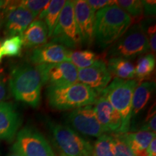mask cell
Segmentation results:
<instances>
[{
  "label": "cell",
  "mask_w": 156,
  "mask_h": 156,
  "mask_svg": "<svg viewBox=\"0 0 156 156\" xmlns=\"http://www.w3.org/2000/svg\"><path fill=\"white\" fill-rule=\"evenodd\" d=\"M46 94L48 106L59 111L93 105L98 98L95 90L79 82L64 86L47 87Z\"/></svg>",
  "instance_id": "obj_3"
},
{
  "label": "cell",
  "mask_w": 156,
  "mask_h": 156,
  "mask_svg": "<svg viewBox=\"0 0 156 156\" xmlns=\"http://www.w3.org/2000/svg\"><path fill=\"white\" fill-rule=\"evenodd\" d=\"M2 39H1V38H0V44H1V43H2Z\"/></svg>",
  "instance_id": "obj_38"
},
{
  "label": "cell",
  "mask_w": 156,
  "mask_h": 156,
  "mask_svg": "<svg viewBox=\"0 0 156 156\" xmlns=\"http://www.w3.org/2000/svg\"><path fill=\"white\" fill-rule=\"evenodd\" d=\"M22 124V118L15 104L0 103V139L12 141Z\"/></svg>",
  "instance_id": "obj_15"
},
{
  "label": "cell",
  "mask_w": 156,
  "mask_h": 156,
  "mask_svg": "<svg viewBox=\"0 0 156 156\" xmlns=\"http://www.w3.org/2000/svg\"><path fill=\"white\" fill-rule=\"evenodd\" d=\"M149 51V43L145 31L140 23H136L131 25L120 38L109 46L106 56L129 60L147 53Z\"/></svg>",
  "instance_id": "obj_5"
},
{
  "label": "cell",
  "mask_w": 156,
  "mask_h": 156,
  "mask_svg": "<svg viewBox=\"0 0 156 156\" xmlns=\"http://www.w3.org/2000/svg\"><path fill=\"white\" fill-rule=\"evenodd\" d=\"M7 80L3 69L0 68V103L4 102L7 96Z\"/></svg>",
  "instance_id": "obj_31"
},
{
  "label": "cell",
  "mask_w": 156,
  "mask_h": 156,
  "mask_svg": "<svg viewBox=\"0 0 156 156\" xmlns=\"http://www.w3.org/2000/svg\"><path fill=\"white\" fill-rule=\"evenodd\" d=\"M87 3L92 8L93 11H98L104 7L115 5V1L108 0H87Z\"/></svg>",
  "instance_id": "obj_30"
},
{
  "label": "cell",
  "mask_w": 156,
  "mask_h": 156,
  "mask_svg": "<svg viewBox=\"0 0 156 156\" xmlns=\"http://www.w3.org/2000/svg\"><path fill=\"white\" fill-rule=\"evenodd\" d=\"M75 17L80 32L83 45L90 46L94 41L95 13L86 1H74Z\"/></svg>",
  "instance_id": "obj_14"
},
{
  "label": "cell",
  "mask_w": 156,
  "mask_h": 156,
  "mask_svg": "<svg viewBox=\"0 0 156 156\" xmlns=\"http://www.w3.org/2000/svg\"><path fill=\"white\" fill-rule=\"evenodd\" d=\"M122 134L134 155L148 156L147 148L152 140L155 137V132L139 131L133 133L126 132Z\"/></svg>",
  "instance_id": "obj_19"
},
{
  "label": "cell",
  "mask_w": 156,
  "mask_h": 156,
  "mask_svg": "<svg viewBox=\"0 0 156 156\" xmlns=\"http://www.w3.org/2000/svg\"><path fill=\"white\" fill-rule=\"evenodd\" d=\"M93 106L98 120L106 132H119L122 117L105 97L98 98Z\"/></svg>",
  "instance_id": "obj_16"
},
{
  "label": "cell",
  "mask_w": 156,
  "mask_h": 156,
  "mask_svg": "<svg viewBox=\"0 0 156 156\" xmlns=\"http://www.w3.org/2000/svg\"><path fill=\"white\" fill-rule=\"evenodd\" d=\"M7 2V1H2V0H0V9H2L5 7Z\"/></svg>",
  "instance_id": "obj_36"
},
{
  "label": "cell",
  "mask_w": 156,
  "mask_h": 156,
  "mask_svg": "<svg viewBox=\"0 0 156 156\" xmlns=\"http://www.w3.org/2000/svg\"><path fill=\"white\" fill-rule=\"evenodd\" d=\"M67 121L83 135L99 137L106 133L98 120L93 105L74 109L68 114Z\"/></svg>",
  "instance_id": "obj_11"
},
{
  "label": "cell",
  "mask_w": 156,
  "mask_h": 156,
  "mask_svg": "<svg viewBox=\"0 0 156 156\" xmlns=\"http://www.w3.org/2000/svg\"><path fill=\"white\" fill-rule=\"evenodd\" d=\"M143 3V15L146 17H153L155 15V1H142Z\"/></svg>",
  "instance_id": "obj_32"
},
{
  "label": "cell",
  "mask_w": 156,
  "mask_h": 156,
  "mask_svg": "<svg viewBox=\"0 0 156 156\" xmlns=\"http://www.w3.org/2000/svg\"><path fill=\"white\" fill-rule=\"evenodd\" d=\"M114 156H135L125 142L122 134L112 135Z\"/></svg>",
  "instance_id": "obj_27"
},
{
  "label": "cell",
  "mask_w": 156,
  "mask_h": 156,
  "mask_svg": "<svg viewBox=\"0 0 156 156\" xmlns=\"http://www.w3.org/2000/svg\"><path fill=\"white\" fill-rule=\"evenodd\" d=\"M71 50L63 45L50 41L34 48L29 54L30 62L34 65L69 62Z\"/></svg>",
  "instance_id": "obj_13"
},
{
  "label": "cell",
  "mask_w": 156,
  "mask_h": 156,
  "mask_svg": "<svg viewBox=\"0 0 156 156\" xmlns=\"http://www.w3.org/2000/svg\"><path fill=\"white\" fill-rule=\"evenodd\" d=\"M74 1H66L57 25L50 37L51 41L76 49L83 46L82 37L75 17Z\"/></svg>",
  "instance_id": "obj_7"
},
{
  "label": "cell",
  "mask_w": 156,
  "mask_h": 156,
  "mask_svg": "<svg viewBox=\"0 0 156 156\" xmlns=\"http://www.w3.org/2000/svg\"><path fill=\"white\" fill-rule=\"evenodd\" d=\"M155 68V54H148L140 56L136 62L135 70V77L139 83L149 79L153 75Z\"/></svg>",
  "instance_id": "obj_21"
},
{
  "label": "cell",
  "mask_w": 156,
  "mask_h": 156,
  "mask_svg": "<svg viewBox=\"0 0 156 156\" xmlns=\"http://www.w3.org/2000/svg\"><path fill=\"white\" fill-rule=\"evenodd\" d=\"M50 1H44V0H23V1H18L20 6L27 9L33 13L35 16L37 17L40 14L42 9L48 5Z\"/></svg>",
  "instance_id": "obj_28"
},
{
  "label": "cell",
  "mask_w": 156,
  "mask_h": 156,
  "mask_svg": "<svg viewBox=\"0 0 156 156\" xmlns=\"http://www.w3.org/2000/svg\"><path fill=\"white\" fill-rule=\"evenodd\" d=\"M3 25V13L2 9H0V29Z\"/></svg>",
  "instance_id": "obj_35"
},
{
  "label": "cell",
  "mask_w": 156,
  "mask_h": 156,
  "mask_svg": "<svg viewBox=\"0 0 156 156\" xmlns=\"http://www.w3.org/2000/svg\"><path fill=\"white\" fill-rule=\"evenodd\" d=\"M93 156H114L112 136L104 134L98 137L93 147Z\"/></svg>",
  "instance_id": "obj_25"
},
{
  "label": "cell",
  "mask_w": 156,
  "mask_h": 156,
  "mask_svg": "<svg viewBox=\"0 0 156 156\" xmlns=\"http://www.w3.org/2000/svg\"><path fill=\"white\" fill-rule=\"evenodd\" d=\"M59 156H67V155H64V154L62 152V153H59Z\"/></svg>",
  "instance_id": "obj_37"
},
{
  "label": "cell",
  "mask_w": 156,
  "mask_h": 156,
  "mask_svg": "<svg viewBox=\"0 0 156 156\" xmlns=\"http://www.w3.org/2000/svg\"><path fill=\"white\" fill-rule=\"evenodd\" d=\"M5 34L9 36H21L36 16L19 5L18 1H7L2 9Z\"/></svg>",
  "instance_id": "obj_10"
},
{
  "label": "cell",
  "mask_w": 156,
  "mask_h": 156,
  "mask_svg": "<svg viewBox=\"0 0 156 156\" xmlns=\"http://www.w3.org/2000/svg\"><path fill=\"white\" fill-rule=\"evenodd\" d=\"M112 79L106 63L102 59H98L88 67L78 69V81L90 87L98 95L108 86Z\"/></svg>",
  "instance_id": "obj_12"
},
{
  "label": "cell",
  "mask_w": 156,
  "mask_h": 156,
  "mask_svg": "<svg viewBox=\"0 0 156 156\" xmlns=\"http://www.w3.org/2000/svg\"><path fill=\"white\" fill-rule=\"evenodd\" d=\"M106 66L112 77H114V79L129 80H134L135 77L134 67L129 59L119 57L109 58Z\"/></svg>",
  "instance_id": "obj_20"
},
{
  "label": "cell",
  "mask_w": 156,
  "mask_h": 156,
  "mask_svg": "<svg viewBox=\"0 0 156 156\" xmlns=\"http://www.w3.org/2000/svg\"><path fill=\"white\" fill-rule=\"evenodd\" d=\"M156 116H155V103L151 107L148 111L147 115L146 116L145 122L141 127L140 131H147L155 132L156 130Z\"/></svg>",
  "instance_id": "obj_29"
},
{
  "label": "cell",
  "mask_w": 156,
  "mask_h": 156,
  "mask_svg": "<svg viewBox=\"0 0 156 156\" xmlns=\"http://www.w3.org/2000/svg\"><path fill=\"white\" fill-rule=\"evenodd\" d=\"M98 60V56L90 50L71 51L69 62L79 69L87 68Z\"/></svg>",
  "instance_id": "obj_24"
},
{
  "label": "cell",
  "mask_w": 156,
  "mask_h": 156,
  "mask_svg": "<svg viewBox=\"0 0 156 156\" xmlns=\"http://www.w3.org/2000/svg\"><path fill=\"white\" fill-rule=\"evenodd\" d=\"M65 3L66 1H64V0L50 1L47 12H46V16L44 17V23L48 30V38L51 36L53 31L57 25L60 13H61L62 8H63Z\"/></svg>",
  "instance_id": "obj_23"
},
{
  "label": "cell",
  "mask_w": 156,
  "mask_h": 156,
  "mask_svg": "<svg viewBox=\"0 0 156 156\" xmlns=\"http://www.w3.org/2000/svg\"><path fill=\"white\" fill-rule=\"evenodd\" d=\"M9 87L17 101L33 108L39 106L41 98L43 80L36 65L20 64L12 68Z\"/></svg>",
  "instance_id": "obj_1"
},
{
  "label": "cell",
  "mask_w": 156,
  "mask_h": 156,
  "mask_svg": "<svg viewBox=\"0 0 156 156\" xmlns=\"http://www.w3.org/2000/svg\"><path fill=\"white\" fill-rule=\"evenodd\" d=\"M20 36L25 48H36L46 44L48 36L44 21L34 20Z\"/></svg>",
  "instance_id": "obj_17"
},
{
  "label": "cell",
  "mask_w": 156,
  "mask_h": 156,
  "mask_svg": "<svg viewBox=\"0 0 156 156\" xmlns=\"http://www.w3.org/2000/svg\"><path fill=\"white\" fill-rule=\"evenodd\" d=\"M132 19L116 4L95 14L94 41L105 49L120 38L132 24Z\"/></svg>",
  "instance_id": "obj_2"
},
{
  "label": "cell",
  "mask_w": 156,
  "mask_h": 156,
  "mask_svg": "<svg viewBox=\"0 0 156 156\" xmlns=\"http://www.w3.org/2000/svg\"><path fill=\"white\" fill-rule=\"evenodd\" d=\"M7 156H22V155H20L18 153H17L16 151H13V150L12 149V152H11V153H9L8 155H7Z\"/></svg>",
  "instance_id": "obj_34"
},
{
  "label": "cell",
  "mask_w": 156,
  "mask_h": 156,
  "mask_svg": "<svg viewBox=\"0 0 156 156\" xmlns=\"http://www.w3.org/2000/svg\"><path fill=\"white\" fill-rule=\"evenodd\" d=\"M12 149L22 156H57L45 136L31 126L17 132Z\"/></svg>",
  "instance_id": "obj_8"
},
{
  "label": "cell",
  "mask_w": 156,
  "mask_h": 156,
  "mask_svg": "<svg viewBox=\"0 0 156 156\" xmlns=\"http://www.w3.org/2000/svg\"><path fill=\"white\" fill-rule=\"evenodd\" d=\"M41 75L43 85L64 86L78 83L77 68L69 62L36 65Z\"/></svg>",
  "instance_id": "obj_9"
},
{
  "label": "cell",
  "mask_w": 156,
  "mask_h": 156,
  "mask_svg": "<svg viewBox=\"0 0 156 156\" xmlns=\"http://www.w3.org/2000/svg\"><path fill=\"white\" fill-rule=\"evenodd\" d=\"M23 46L20 36H9L0 44V62L4 57H15L20 56Z\"/></svg>",
  "instance_id": "obj_22"
},
{
  "label": "cell",
  "mask_w": 156,
  "mask_h": 156,
  "mask_svg": "<svg viewBox=\"0 0 156 156\" xmlns=\"http://www.w3.org/2000/svg\"><path fill=\"white\" fill-rule=\"evenodd\" d=\"M155 84L154 82L144 81L139 83L134 90L131 106V119L140 114L151 100Z\"/></svg>",
  "instance_id": "obj_18"
},
{
  "label": "cell",
  "mask_w": 156,
  "mask_h": 156,
  "mask_svg": "<svg viewBox=\"0 0 156 156\" xmlns=\"http://www.w3.org/2000/svg\"><path fill=\"white\" fill-rule=\"evenodd\" d=\"M50 129L62 152L67 156H93V146L69 126L47 119Z\"/></svg>",
  "instance_id": "obj_6"
},
{
  "label": "cell",
  "mask_w": 156,
  "mask_h": 156,
  "mask_svg": "<svg viewBox=\"0 0 156 156\" xmlns=\"http://www.w3.org/2000/svg\"><path fill=\"white\" fill-rule=\"evenodd\" d=\"M115 4L121 7L123 10L133 20L140 19L143 15V3L140 0H119L115 1Z\"/></svg>",
  "instance_id": "obj_26"
},
{
  "label": "cell",
  "mask_w": 156,
  "mask_h": 156,
  "mask_svg": "<svg viewBox=\"0 0 156 156\" xmlns=\"http://www.w3.org/2000/svg\"><path fill=\"white\" fill-rule=\"evenodd\" d=\"M139 84L136 80L115 79L100 93L119 113L122 126L118 134L128 132L131 124V106L133 93Z\"/></svg>",
  "instance_id": "obj_4"
},
{
  "label": "cell",
  "mask_w": 156,
  "mask_h": 156,
  "mask_svg": "<svg viewBox=\"0 0 156 156\" xmlns=\"http://www.w3.org/2000/svg\"><path fill=\"white\" fill-rule=\"evenodd\" d=\"M148 156H156V139L155 137L152 140L149 146L147 148Z\"/></svg>",
  "instance_id": "obj_33"
}]
</instances>
